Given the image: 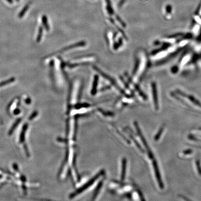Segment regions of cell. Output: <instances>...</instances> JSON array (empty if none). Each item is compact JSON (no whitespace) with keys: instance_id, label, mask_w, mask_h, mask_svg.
<instances>
[{"instance_id":"1","label":"cell","mask_w":201,"mask_h":201,"mask_svg":"<svg viewBox=\"0 0 201 201\" xmlns=\"http://www.w3.org/2000/svg\"><path fill=\"white\" fill-rule=\"evenodd\" d=\"M149 63L150 62L145 51L143 50L139 51L132 73L133 78L136 81H139L142 79V77L149 67Z\"/></svg>"},{"instance_id":"2","label":"cell","mask_w":201,"mask_h":201,"mask_svg":"<svg viewBox=\"0 0 201 201\" xmlns=\"http://www.w3.org/2000/svg\"><path fill=\"white\" fill-rule=\"evenodd\" d=\"M97 59V57L94 56H86L78 57L75 60H72L71 63H69L67 65L70 68H74L80 65H87L90 64V63L93 62L94 61Z\"/></svg>"},{"instance_id":"3","label":"cell","mask_w":201,"mask_h":201,"mask_svg":"<svg viewBox=\"0 0 201 201\" xmlns=\"http://www.w3.org/2000/svg\"><path fill=\"white\" fill-rule=\"evenodd\" d=\"M135 126H136V129H137V132H138V134L140 137L141 138L142 142H143V143L144 144V146L145 147L147 150V151H148V155H149V157H150V158L151 159H153L154 158L153 154L152 151L150 150V148L148 146V144L147 143L145 139L144 138L143 135H142V132H141V130H140L139 127L138 125V124H137V123H136V122H135Z\"/></svg>"},{"instance_id":"4","label":"cell","mask_w":201,"mask_h":201,"mask_svg":"<svg viewBox=\"0 0 201 201\" xmlns=\"http://www.w3.org/2000/svg\"><path fill=\"white\" fill-rule=\"evenodd\" d=\"M153 165L154 169L155 171V175H156V178L157 179V182L160 188L163 189L164 188V185L162 181V178L161 176L159 170L158 168V164L157 162L155 159H154L153 161Z\"/></svg>"},{"instance_id":"5","label":"cell","mask_w":201,"mask_h":201,"mask_svg":"<svg viewBox=\"0 0 201 201\" xmlns=\"http://www.w3.org/2000/svg\"><path fill=\"white\" fill-rule=\"evenodd\" d=\"M176 93L183 97L187 98L188 100H190L191 102L194 104L195 105L201 108V102H200L198 100H197L194 97H193V95L186 94L179 90H177L176 91Z\"/></svg>"},{"instance_id":"6","label":"cell","mask_w":201,"mask_h":201,"mask_svg":"<svg viewBox=\"0 0 201 201\" xmlns=\"http://www.w3.org/2000/svg\"><path fill=\"white\" fill-rule=\"evenodd\" d=\"M151 89H152V92L154 103L155 105V108H156V110H158L159 106H158L157 86H156V84L155 82H152L151 83Z\"/></svg>"},{"instance_id":"7","label":"cell","mask_w":201,"mask_h":201,"mask_svg":"<svg viewBox=\"0 0 201 201\" xmlns=\"http://www.w3.org/2000/svg\"><path fill=\"white\" fill-rule=\"evenodd\" d=\"M99 175H100V174L97 175V176H95L94 178H93L92 180H91L89 182L88 184H86V185H84V186H83V187L80 188V189H79L78 191H77L76 192H74V194L71 195L70 197H71V198H73V197H74V195L78 194H79V193H81V192H82V191H84V190L86 189V188H88L89 186H90L91 185H92V184H93V183H94V182L95 181V180L97 179V178L98 177H99Z\"/></svg>"},{"instance_id":"8","label":"cell","mask_w":201,"mask_h":201,"mask_svg":"<svg viewBox=\"0 0 201 201\" xmlns=\"http://www.w3.org/2000/svg\"><path fill=\"white\" fill-rule=\"evenodd\" d=\"M183 36V34H176V35H172L170 36H168V37L164 38L163 39V41L167 42H170L173 43L174 42H176L177 40L180 38L181 37Z\"/></svg>"},{"instance_id":"9","label":"cell","mask_w":201,"mask_h":201,"mask_svg":"<svg viewBox=\"0 0 201 201\" xmlns=\"http://www.w3.org/2000/svg\"><path fill=\"white\" fill-rule=\"evenodd\" d=\"M98 81H99V77L97 75H95L94 78L92 90H91V94L92 95H95L97 93Z\"/></svg>"},{"instance_id":"10","label":"cell","mask_w":201,"mask_h":201,"mask_svg":"<svg viewBox=\"0 0 201 201\" xmlns=\"http://www.w3.org/2000/svg\"><path fill=\"white\" fill-rule=\"evenodd\" d=\"M105 1L106 2V9L107 12L109 15H113L114 14V11L112 6L111 0H105Z\"/></svg>"},{"instance_id":"11","label":"cell","mask_w":201,"mask_h":201,"mask_svg":"<svg viewBox=\"0 0 201 201\" xmlns=\"http://www.w3.org/2000/svg\"><path fill=\"white\" fill-rule=\"evenodd\" d=\"M42 23H43V25L45 28L46 29L47 31H49V25L48 24V20H47V17L45 15H43L42 17Z\"/></svg>"},{"instance_id":"12","label":"cell","mask_w":201,"mask_h":201,"mask_svg":"<svg viewBox=\"0 0 201 201\" xmlns=\"http://www.w3.org/2000/svg\"><path fill=\"white\" fill-rule=\"evenodd\" d=\"M163 129H164L163 126H162V127L160 128V129L158 130V132L157 133V134H156V135L155 136V137H154V139H155V141H158V140L159 139L162 133H163Z\"/></svg>"},{"instance_id":"13","label":"cell","mask_w":201,"mask_h":201,"mask_svg":"<svg viewBox=\"0 0 201 201\" xmlns=\"http://www.w3.org/2000/svg\"><path fill=\"white\" fill-rule=\"evenodd\" d=\"M126 167V160L124 159L122 161V179L123 180L124 179L125 175Z\"/></svg>"},{"instance_id":"14","label":"cell","mask_w":201,"mask_h":201,"mask_svg":"<svg viewBox=\"0 0 201 201\" xmlns=\"http://www.w3.org/2000/svg\"><path fill=\"white\" fill-rule=\"evenodd\" d=\"M29 5H26L23 8V9L21 10V11L20 12V13L19 14V17L20 18L23 17L24 15L25 14L26 12L27 11L28 9H29Z\"/></svg>"},{"instance_id":"15","label":"cell","mask_w":201,"mask_h":201,"mask_svg":"<svg viewBox=\"0 0 201 201\" xmlns=\"http://www.w3.org/2000/svg\"><path fill=\"white\" fill-rule=\"evenodd\" d=\"M42 35V27H40L39 29L38 35H37V40H36L37 42H39L40 41H41Z\"/></svg>"},{"instance_id":"16","label":"cell","mask_w":201,"mask_h":201,"mask_svg":"<svg viewBox=\"0 0 201 201\" xmlns=\"http://www.w3.org/2000/svg\"><path fill=\"white\" fill-rule=\"evenodd\" d=\"M195 164H196V166H197V170H198V173L201 176V166L200 164V161L198 160H197L195 162Z\"/></svg>"},{"instance_id":"17","label":"cell","mask_w":201,"mask_h":201,"mask_svg":"<svg viewBox=\"0 0 201 201\" xmlns=\"http://www.w3.org/2000/svg\"><path fill=\"white\" fill-rule=\"evenodd\" d=\"M14 81H15V79H14V78L9 79L8 80L6 81H4L3 83H1L0 84V87L4 86V85L9 83H12V82Z\"/></svg>"},{"instance_id":"18","label":"cell","mask_w":201,"mask_h":201,"mask_svg":"<svg viewBox=\"0 0 201 201\" xmlns=\"http://www.w3.org/2000/svg\"><path fill=\"white\" fill-rule=\"evenodd\" d=\"M166 12L167 14H171L172 12V6L170 5H168L166 7Z\"/></svg>"},{"instance_id":"19","label":"cell","mask_w":201,"mask_h":201,"mask_svg":"<svg viewBox=\"0 0 201 201\" xmlns=\"http://www.w3.org/2000/svg\"><path fill=\"white\" fill-rule=\"evenodd\" d=\"M192 152H193V150H192L188 149V150H187L183 151V154L184 155H189V154L192 153Z\"/></svg>"},{"instance_id":"20","label":"cell","mask_w":201,"mask_h":201,"mask_svg":"<svg viewBox=\"0 0 201 201\" xmlns=\"http://www.w3.org/2000/svg\"><path fill=\"white\" fill-rule=\"evenodd\" d=\"M126 0H120V1H119L118 3V7H121L123 5V4L125 2Z\"/></svg>"},{"instance_id":"21","label":"cell","mask_w":201,"mask_h":201,"mask_svg":"<svg viewBox=\"0 0 201 201\" xmlns=\"http://www.w3.org/2000/svg\"><path fill=\"white\" fill-rule=\"evenodd\" d=\"M8 2H9V3H12L13 2V0H6Z\"/></svg>"},{"instance_id":"22","label":"cell","mask_w":201,"mask_h":201,"mask_svg":"<svg viewBox=\"0 0 201 201\" xmlns=\"http://www.w3.org/2000/svg\"><path fill=\"white\" fill-rule=\"evenodd\" d=\"M199 129L201 130V128H199Z\"/></svg>"},{"instance_id":"23","label":"cell","mask_w":201,"mask_h":201,"mask_svg":"<svg viewBox=\"0 0 201 201\" xmlns=\"http://www.w3.org/2000/svg\"><path fill=\"white\" fill-rule=\"evenodd\" d=\"M16 1H19V0H16Z\"/></svg>"}]
</instances>
